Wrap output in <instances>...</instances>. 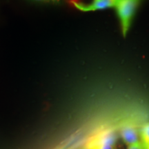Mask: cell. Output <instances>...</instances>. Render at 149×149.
I'll return each instance as SVG.
<instances>
[{
	"mask_svg": "<svg viewBox=\"0 0 149 149\" xmlns=\"http://www.w3.org/2000/svg\"><path fill=\"white\" fill-rule=\"evenodd\" d=\"M141 138L142 144L144 146L149 144V123L143 126L141 130Z\"/></svg>",
	"mask_w": 149,
	"mask_h": 149,
	"instance_id": "cell-5",
	"label": "cell"
},
{
	"mask_svg": "<svg viewBox=\"0 0 149 149\" xmlns=\"http://www.w3.org/2000/svg\"><path fill=\"white\" fill-rule=\"evenodd\" d=\"M52 1H59V0H52Z\"/></svg>",
	"mask_w": 149,
	"mask_h": 149,
	"instance_id": "cell-8",
	"label": "cell"
},
{
	"mask_svg": "<svg viewBox=\"0 0 149 149\" xmlns=\"http://www.w3.org/2000/svg\"><path fill=\"white\" fill-rule=\"evenodd\" d=\"M144 148L145 149H149V144L147 145V146H144Z\"/></svg>",
	"mask_w": 149,
	"mask_h": 149,
	"instance_id": "cell-7",
	"label": "cell"
},
{
	"mask_svg": "<svg viewBox=\"0 0 149 149\" xmlns=\"http://www.w3.org/2000/svg\"><path fill=\"white\" fill-rule=\"evenodd\" d=\"M121 0H95L93 3L90 5H84L82 3L71 1V3L77 9L87 12V11H93L101 10L107 8H116Z\"/></svg>",
	"mask_w": 149,
	"mask_h": 149,
	"instance_id": "cell-3",
	"label": "cell"
},
{
	"mask_svg": "<svg viewBox=\"0 0 149 149\" xmlns=\"http://www.w3.org/2000/svg\"><path fill=\"white\" fill-rule=\"evenodd\" d=\"M121 135L126 144L131 145L139 142L138 130L135 125L130 123H126L121 128Z\"/></svg>",
	"mask_w": 149,
	"mask_h": 149,
	"instance_id": "cell-4",
	"label": "cell"
},
{
	"mask_svg": "<svg viewBox=\"0 0 149 149\" xmlns=\"http://www.w3.org/2000/svg\"><path fill=\"white\" fill-rule=\"evenodd\" d=\"M128 149H145L144 146L141 142H137L135 144L129 145Z\"/></svg>",
	"mask_w": 149,
	"mask_h": 149,
	"instance_id": "cell-6",
	"label": "cell"
},
{
	"mask_svg": "<svg viewBox=\"0 0 149 149\" xmlns=\"http://www.w3.org/2000/svg\"><path fill=\"white\" fill-rule=\"evenodd\" d=\"M37 1H42V0H37Z\"/></svg>",
	"mask_w": 149,
	"mask_h": 149,
	"instance_id": "cell-10",
	"label": "cell"
},
{
	"mask_svg": "<svg viewBox=\"0 0 149 149\" xmlns=\"http://www.w3.org/2000/svg\"><path fill=\"white\" fill-rule=\"evenodd\" d=\"M116 139L117 135L113 130H104L89 140L86 149H114Z\"/></svg>",
	"mask_w": 149,
	"mask_h": 149,
	"instance_id": "cell-2",
	"label": "cell"
},
{
	"mask_svg": "<svg viewBox=\"0 0 149 149\" xmlns=\"http://www.w3.org/2000/svg\"><path fill=\"white\" fill-rule=\"evenodd\" d=\"M77 1V0H72V1Z\"/></svg>",
	"mask_w": 149,
	"mask_h": 149,
	"instance_id": "cell-9",
	"label": "cell"
},
{
	"mask_svg": "<svg viewBox=\"0 0 149 149\" xmlns=\"http://www.w3.org/2000/svg\"><path fill=\"white\" fill-rule=\"evenodd\" d=\"M140 0H121L118 3L117 13L122 25V34L125 37L129 29L132 19Z\"/></svg>",
	"mask_w": 149,
	"mask_h": 149,
	"instance_id": "cell-1",
	"label": "cell"
}]
</instances>
